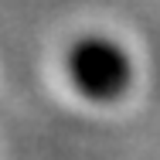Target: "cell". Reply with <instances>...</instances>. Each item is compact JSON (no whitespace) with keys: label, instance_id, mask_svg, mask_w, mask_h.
Instances as JSON below:
<instances>
[{"label":"cell","instance_id":"obj_1","mask_svg":"<svg viewBox=\"0 0 160 160\" xmlns=\"http://www.w3.org/2000/svg\"><path fill=\"white\" fill-rule=\"evenodd\" d=\"M65 68L72 85L92 102H116L133 85V62L126 48L106 34L78 38L65 55Z\"/></svg>","mask_w":160,"mask_h":160}]
</instances>
